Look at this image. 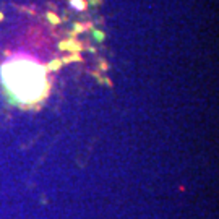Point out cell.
<instances>
[{
	"label": "cell",
	"mask_w": 219,
	"mask_h": 219,
	"mask_svg": "<svg viewBox=\"0 0 219 219\" xmlns=\"http://www.w3.org/2000/svg\"><path fill=\"white\" fill-rule=\"evenodd\" d=\"M4 80L8 89L21 101H33L44 91V70L37 63L24 59L11 60L4 68Z\"/></svg>",
	"instance_id": "1"
}]
</instances>
